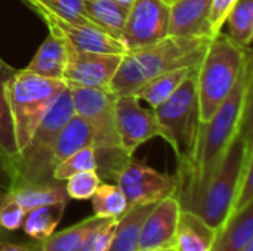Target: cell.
Wrapping results in <instances>:
<instances>
[{"label":"cell","instance_id":"6da1fadb","mask_svg":"<svg viewBox=\"0 0 253 251\" xmlns=\"http://www.w3.org/2000/svg\"><path fill=\"white\" fill-rule=\"evenodd\" d=\"M252 78L253 59L251 52L228 98L208 121H200L194 149L188 161L176 173V197L181 209L197 210L202 195L230 143L242 127L252 120Z\"/></svg>","mask_w":253,"mask_h":251},{"label":"cell","instance_id":"7a4b0ae2","mask_svg":"<svg viewBox=\"0 0 253 251\" xmlns=\"http://www.w3.org/2000/svg\"><path fill=\"white\" fill-rule=\"evenodd\" d=\"M212 37L182 38L168 36L162 41L123 55L110 83V90L120 95H133L154 77L172 70L197 68Z\"/></svg>","mask_w":253,"mask_h":251},{"label":"cell","instance_id":"3957f363","mask_svg":"<svg viewBox=\"0 0 253 251\" xmlns=\"http://www.w3.org/2000/svg\"><path fill=\"white\" fill-rule=\"evenodd\" d=\"M74 111L92 130V146L96 157V173L102 180L116 182L117 175L133 157L120 143L116 127V98L108 89L70 87Z\"/></svg>","mask_w":253,"mask_h":251},{"label":"cell","instance_id":"277c9868","mask_svg":"<svg viewBox=\"0 0 253 251\" xmlns=\"http://www.w3.org/2000/svg\"><path fill=\"white\" fill-rule=\"evenodd\" d=\"M74 114L71 89L67 86L36 127L28 143L12 160L1 164L9 179L7 185L55 182L52 154L61 130Z\"/></svg>","mask_w":253,"mask_h":251},{"label":"cell","instance_id":"5b68a950","mask_svg":"<svg viewBox=\"0 0 253 251\" xmlns=\"http://www.w3.org/2000/svg\"><path fill=\"white\" fill-rule=\"evenodd\" d=\"M249 53V47L234 43L222 31L211 38L196 71L200 121H208L228 98Z\"/></svg>","mask_w":253,"mask_h":251},{"label":"cell","instance_id":"8992f818","mask_svg":"<svg viewBox=\"0 0 253 251\" xmlns=\"http://www.w3.org/2000/svg\"><path fill=\"white\" fill-rule=\"evenodd\" d=\"M251 155H253L252 120L242 127L230 143L196 210V213L216 231L225 223L231 213L242 173Z\"/></svg>","mask_w":253,"mask_h":251},{"label":"cell","instance_id":"52a82bcc","mask_svg":"<svg viewBox=\"0 0 253 251\" xmlns=\"http://www.w3.org/2000/svg\"><path fill=\"white\" fill-rule=\"evenodd\" d=\"M65 87L64 80L44 78L25 70H16L10 77L7 81V101L18 152L28 143L36 127Z\"/></svg>","mask_w":253,"mask_h":251},{"label":"cell","instance_id":"ba28073f","mask_svg":"<svg viewBox=\"0 0 253 251\" xmlns=\"http://www.w3.org/2000/svg\"><path fill=\"white\" fill-rule=\"evenodd\" d=\"M196 71L197 70L184 80L168 101L154 108L156 117L166 135L165 141L175 151L178 170L188 161L200 126Z\"/></svg>","mask_w":253,"mask_h":251},{"label":"cell","instance_id":"9c48e42d","mask_svg":"<svg viewBox=\"0 0 253 251\" xmlns=\"http://www.w3.org/2000/svg\"><path fill=\"white\" fill-rule=\"evenodd\" d=\"M114 183L125 194L127 209L142 204H156L178 192L176 176L157 172L135 157L120 170Z\"/></svg>","mask_w":253,"mask_h":251},{"label":"cell","instance_id":"30bf717a","mask_svg":"<svg viewBox=\"0 0 253 251\" xmlns=\"http://www.w3.org/2000/svg\"><path fill=\"white\" fill-rule=\"evenodd\" d=\"M169 36V3L165 0H135L129 7L120 41L126 53L153 46Z\"/></svg>","mask_w":253,"mask_h":251},{"label":"cell","instance_id":"8fae6325","mask_svg":"<svg viewBox=\"0 0 253 251\" xmlns=\"http://www.w3.org/2000/svg\"><path fill=\"white\" fill-rule=\"evenodd\" d=\"M116 127L122 148L133 155L135 151L154 138L166 139L154 109H145L132 95H120L116 98Z\"/></svg>","mask_w":253,"mask_h":251},{"label":"cell","instance_id":"7c38bea8","mask_svg":"<svg viewBox=\"0 0 253 251\" xmlns=\"http://www.w3.org/2000/svg\"><path fill=\"white\" fill-rule=\"evenodd\" d=\"M123 55L76 50L70 46L62 80L68 87L108 89Z\"/></svg>","mask_w":253,"mask_h":251},{"label":"cell","instance_id":"4fadbf2b","mask_svg":"<svg viewBox=\"0 0 253 251\" xmlns=\"http://www.w3.org/2000/svg\"><path fill=\"white\" fill-rule=\"evenodd\" d=\"M37 15L47 24L50 31L61 34L68 41V44L76 50L116 55L126 53V47L120 40L114 38L113 36L107 34L105 31L99 30L95 25L71 24L59 18H55L47 12H39Z\"/></svg>","mask_w":253,"mask_h":251},{"label":"cell","instance_id":"5bb4252c","mask_svg":"<svg viewBox=\"0 0 253 251\" xmlns=\"http://www.w3.org/2000/svg\"><path fill=\"white\" fill-rule=\"evenodd\" d=\"M179 212L181 204L176 195L168 197L156 203L144 222L138 251L170 249L178 226Z\"/></svg>","mask_w":253,"mask_h":251},{"label":"cell","instance_id":"9a60e30c","mask_svg":"<svg viewBox=\"0 0 253 251\" xmlns=\"http://www.w3.org/2000/svg\"><path fill=\"white\" fill-rule=\"evenodd\" d=\"M212 0H173L169 3V36L213 37L209 24Z\"/></svg>","mask_w":253,"mask_h":251},{"label":"cell","instance_id":"2e32d148","mask_svg":"<svg viewBox=\"0 0 253 251\" xmlns=\"http://www.w3.org/2000/svg\"><path fill=\"white\" fill-rule=\"evenodd\" d=\"M216 232L196 212L181 209L172 249L175 251H211Z\"/></svg>","mask_w":253,"mask_h":251},{"label":"cell","instance_id":"e0dca14e","mask_svg":"<svg viewBox=\"0 0 253 251\" xmlns=\"http://www.w3.org/2000/svg\"><path fill=\"white\" fill-rule=\"evenodd\" d=\"M68 41L61 34L49 30V36L39 46L36 55L24 70L44 78L62 80V74L68 61Z\"/></svg>","mask_w":253,"mask_h":251},{"label":"cell","instance_id":"ac0fdd59","mask_svg":"<svg viewBox=\"0 0 253 251\" xmlns=\"http://www.w3.org/2000/svg\"><path fill=\"white\" fill-rule=\"evenodd\" d=\"M253 241V203L233 213L218 229L211 251H240Z\"/></svg>","mask_w":253,"mask_h":251},{"label":"cell","instance_id":"d6986e66","mask_svg":"<svg viewBox=\"0 0 253 251\" xmlns=\"http://www.w3.org/2000/svg\"><path fill=\"white\" fill-rule=\"evenodd\" d=\"M6 189L19 203V206L27 212L30 209L55 204L68 203V195L64 182H46V183H18L7 185Z\"/></svg>","mask_w":253,"mask_h":251},{"label":"cell","instance_id":"ffe728a7","mask_svg":"<svg viewBox=\"0 0 253 251\" xmlns=\"http://www.w3.org/2000/svg\"><path fill=\"white\" fill-rule=\"evenodd\" d=\"M154 204L129 207L116 223L114 237L108 251H138L139 237L144 222Z\"/></svg>","mask_w":253,"mask_h":251},{"label":"cell","instance_id":"44dd1931","mask_svg":"<svg viewBox=\"0 0 253 251\" xmlns=\"http://www.w3.org/2000/svg\"><path fill=\"white\" fill-rule=\"evenodd\" d=\"M15 68L0 59V163L4 164L18 154L15 129L7 101V81L15 74Z\"/></svg>","mask_w":253,"mask_h":251},{"label":"cell","instance_id":"7402d4cb","mask_svg":"<svg viewBox=\"0 0 253 251\" xmlns=\"http://www.w3.org/2000/svg\"><path fill=\"white\" fill-rule=\"evenodd\" d=\"M65 207L67 203H55L27 210L21 225L24 234L37 243L47 240L64 217Z\"/></svg>","mask_w":253,"mask_h":251},{"label":"cell","instance_id":"603a6c76","mask_svg":"<svg viewBox=\"0 0 253 251\" xmlns=\"http://www.w3.org/2000/svg\"><path fill=\"white\" fill-rule=\"evenodd\" d=\"M129 9L116 0H84L86 18L99 30L120 40Z\"/></svg>","mask_w":253,"mask_h":251},{"label":"cell","instance_id":"cb8c5ba5","mask_svg":"<svg viewBox=\"0 0 253 251\" xmlns=\"http://www.w3.org/2000/svg\"><path fill=\"white\" fill-rule=\"evenodd\" d=\"M86 146H92V130L80 115L74 114L67 121L56 139L52 154V167L55 169L65 158Z\"/></svg>","mask_w":253,"mask_h":251},{"label":"cell","instance_id":"d4e9b609","mask_svg":"<svg viewBox=\"0 0 253 251\" xmlns=\"http://www.w3.org/2000/svg\"><path fill=\"white\" fill-rule=\"evenodd\" d=\"M194 70L197 68L184 67V68H178V70H172L169 72L160 74L154 77L153 80L147 81L132 96H135L138 101H145L154 109L159 105H162L165 101H168Z\"/></svg>","mask_w":253,"mask_h":251},{"label":"cell","instance_id":"484cf974","mask_svg":"<svg viewBox=\"0 0 253 251\" xmlns=\"http://www.w3.org/2000/svg\"><path fill=\"white\" fill-rule=\"evenodd\" d=\"M105 219L90 216L62 231H55L47 240L37 243V251H79L87 235Z\"/></svg>","mask_w":253,"mask_h":251},{"label":"cell","instance_id":"4316f807","mask_svg":"<svg viewBox=\"0 0 253 251\" xmlns=\"http://www.w3.org/2000/svg\"><path fill=\"white\" fill-rule=\"evenodd\" d=\"M93 216L101 219H119L127 210V201L116 183L101 182L92 195Z\"/></svg>","mask_w":253,"mask_h":251},{"label":"cell","instance_id":"83f0119b","mask_svg":"<svg viewBox=\"0 0 253 251\" xmlns=\"http://www.w3.org/2000/svg\"><path fill=\"white\" fill-rule=\"evenodd\" d=\"M36 13L47 12L71 24L93 25L84 15V0H24Z\"/></svg>","mask_w":253,"mask_h":251},{"label":"cell","instance_id":"f1b7e54d","mask_svg":"<svg viewBox=\"0 0 253 251\" xmlns=\"http://www.w3.org/2000/svg\"><path fill=\"white\" fill-rule=\"evenodd\" d=\"M225 24L230 38L243 47H249L253 38V0H239L230 10Z\"/></svg>","mask_w":253,"mask_h":251},{"label":"cell","instance_id":"f546056e","mask_svg":"<svg viewBox=\"0 0 253 251\" xmlns=\"http://www.w3.org/2000/svg\"><path fill=\"white\" fill-rule=\"evenodd\" d=\"M86 170H96V157L93 146H86L65 158L53 169L52 178L53 180L65 182L70 176Z\"/></svg>","mask_w":253,"mask_h":251},{"label":"cell","instance_id":"4dcf8cb0","mask_svg":"<svg viewBox=\"0 0 253 251\" xmlns=\"http://www.w3.org/2000/svg\"><path fill=\"white\" fill-rule=\"evenodd\" d=\"M101 182L96 170H86L70 176L65 180V191L70 200H90Z\"/></svg>","mask_w":253,"mask_h":251},{"label":"cell","instance_id":"1f68e13d","mask_svg":"<svg viewBox=\"0 0 253 251\" xmlns=\"http://www.w3.org/2000/svg\"><path fill=\"white\" fill-rule=\"evenodd\" d=\"M25 210L0 183V228L4 232H15L21 228Z\"/></svg>","mask_w":253,"mask_h":251},{"label":"cell","instance_id":"d6a6232c","mask_svg":"<svg viewBox=\"0 0 253 251\" xmlns=\"http://www.w3.org/2000/svg\"><path fill=\"white\" fill-rule=\"evenodd\" d=\"M253 203V155H251L246 161V166L243 169V173H242V179H240V183H239V188H237V192H236V197H234V203H233V207H231V213H236L239 210H242L243 207H246L248 204H252ZM228 216V217H230Z\"/></svg>","mask_w":253,"mask_h":251},{"label":"cell","instance_id":"836d02e7","mask_svg":"<svg viewBox=\"0 0 253 251\" xmlns=\"http://www.w3.org/2000/svg\"><path fill=\"white\" fill-rule=\"evenodd\" d=\"M237 1L239 0H212L209 24H211V31L213 36L222 31V27L225 25V19Z\"/></svg>","mask_w":253,"mask_h":251},{"label":"cell","instance_id":"e575fe53","mask_svg":"<svg viewBox=\"0 0 253 251\" xmlns=\"http://www.w3.org/2000/svg\"><path fill=\"white\" fill-rule=\"evenodd\" d=\"M0 251H37V241L34 244H16L4 238L0 241Z\"/></svg>","mask_w":253,"mask_h":251},{"label":"cell","instance_id":"d590c367","mask_svg":"<svg viewBox=\"0 0 253 251\" xmlns=\"http://www.w3.org/2000/svg\"><path fill=\"white\" fill-rule=\"evenodd\" d=\"M116 1H117V3H120L122 6H125L126 9H129V7L133 4V1H135V0H116Z\"/></svg>","mask_w":253,"mask_h":251},{"label":"cell","instance_id":"8d00e7d4","mask_svg":"<svg viewBox=\"0 0 253 251\" xmlns=\"http://www.w3.org/2000/svg\"><path fill=\"white\" fill-rule=\"evenodd\" d=\"M240 251H253V241H251V243H249L243 250H240Z\"/></svg>","mask_w":253,"mask_h":251},{"label":"cell","instance_id":"74e56055","mask_svg":"<svg viewBox=\"0 0 253 251\" xmlns=\"http://www.w3.org/2000/svg\"><path fill=\"white\" fill-rule=\"evenodd\" d=\"M1 240H4V231L0 228V241H1Z\"/></svg>","mask_w":253,"mask_h":251},{"label":"cell","instance_id":"f35d334b","mask_svg":"<svg viewBox=\"0 0 253 251\" xmlns=\"http://www.w3.org/2000/svg\"><path fill=\"white\" fill-rule=\"evenodd\" d=\"M157 251H175V250H173V249L170 247V249H163V250H157Z\"/></svg>","mask_w":253,"mask_h":251},{"label":"cell","instance_id":"ab89813d","mask_svg":"<svg viewBox=\"0 0 253 251\" xmlns=\"http://www.w3.org/2000/svg\"><path fill=\"white\" fill-rule=\"evenodd\" d=\"M165 1H168V3H170V1H173V0H165Z\"/></svg>","mask_w":253,"mask_h":251}]
</instances>
